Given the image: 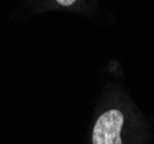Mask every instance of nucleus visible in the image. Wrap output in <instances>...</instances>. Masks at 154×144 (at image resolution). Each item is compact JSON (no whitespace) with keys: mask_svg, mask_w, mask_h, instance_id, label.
Returning <instances> with one entry per match:
<instances>
[{"mask_svg":"<svg viewBox=\"0 0 154 144\" xmlns=\"http://www.w3.org/2000/svg\"><path fill=\"white\" fill-rule=\"evenodd\" d=\"M123 121V114L119 110L105 112L93 128V144H122L120 133Z\"/></svg>","mask_w":154,"mask_h":144,"instance_id":"1","label":"nucleus"},{"mask_svg":"<svg viewBox=\"0 0 154 144\" xmlns=\"http://www.w3.org/2000/svg\"><path fill=\"white\" fill-rule=\"evenodd\" d=\"M60 5H62V6H66V7H68V6H71L76 0H57Z\"/></svg>","mask_w":154,"mask_h":144,"instance_id":"2","label":"nucleus"}]
</instances>
